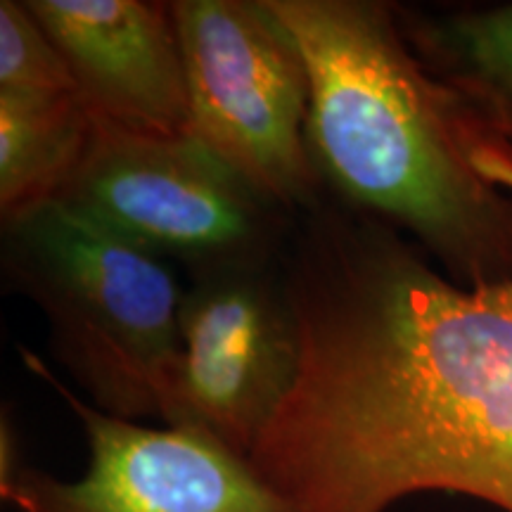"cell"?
<instances>
[{
  "label": "cell",
  "mask_w": 512,
  "mask_h": 512,
  "mask_svg": "<svg viewBox=\"0 0 512 512\" xmlns=\"http://www.w3.org/2000/svg\"><path fill=\"white\" fill-rule=\"evenodd\" d=\"M479 171L512 195V147ZM285 280L302 366L249 463L299 512H387L446 491L512 512V278L460 285L399 230L328 197Z\"/></svg>",
  "instance_id": "1"
},
{
  "label": "cell",
  "mask_w": 512,
  "mask_h": 512,
  "mask_svg": "<svg viewBox=\"0 0 512 512\" xmlns=\"http://www.w3.org/2000/svg\"><path fill=\"white\" fill-rule=\"evenodd\" d=\"M266 5L306 62V138L332 200L389 223L460 285L512 278V195L472 157L484 128L408 46L396 3Z\"/></svg>",
  "instance_id": "2"
},
{
  "label": "cell",
  "mask_w": 512,
  "mask_h": 512,
  "mask_svg": "<svg viewBox=\"0 0 512 512\" xmlns=\"http://www.w3.org/2000/svg\"><path fill=\"white\" fill-rule=\"evenodd\" d=\"M0 268L43 313L50 354L91 406L176 427L183 290L164 256L53 200L3 221Z\"/></svg>",
  "instance_id": "3"
},
{
  "label": "cell",
  "mask_w": 512,
  "mask_h": 512,
  "mask_svg": "<svg viewBox=\"0 0 512 512\" xmlns=\"http://www.w3.org/2000/svg\"><path fill=\"white\" fill-rule=\"evenodd\" d=\"M60 200L181 261L190 278L283 261L297 223L190 133L157 136L100 119Z\"/></svg>",
  "instance_id": "4"
},
{
  "label": "cell",
  "mask_w": 512,
  "mask_h": 512,
  "mask_svg": "<svg viewBox=\"0 0 512 512\" xmlns=\"http://www.w3.org/2000/svg\"><path fill=\"white\" fill-rule=\"evenodd\" d=\"M171 15L190 136L294 216L328 200L306 138V62L266 0H171Z\"/></svg>",
  "instance_id": "5"
},
{
  "label": "cell",
  "mask_w": 512,
  "mask_h": 512,
  "mask_svg": "<svg viewBox=\"0 0 512 512\" xmlns=\"http://www.w3.org/2000/svg\"><path fill=\"white\" fill-rule=\"evenodd\" d=\"M19 354L79 420L88 465L79 479L27 465L3 501L17 512H299L249 458L200 432L112 418L69 389L34 351Z\"/></svg>",
  "instance_id": "6"
},
{
  "label": "cell",
  "mask_w": 512,
  "mask_h": 512,
  "mask_svg": "<svg viewBox=\"0 0 512 512\" xmlns=\"http://www.w3.org/2000/svg\"><path fill=\"white\" fill-rule=\"evenodd\" d=\"M178 332L176 427L249 458L302 366L283 261L195 275L183 290Z\"/></svg>",
  "instance_id": "7"
},
{
  "label": "cell",
  "mask_w": 512,
  "mask_h": 512,
  "mask_svg": "<svg viewBox=\"0 0 512 512\" xmlns=\"http://www.w3.org/2000/svg\"><path fill=\"white\" fill-rule=\"evenodd\" d=\"M93 119L157 136L190 133V93L171 3L24 0Z\"/></svg>",
  "instance_id": "8"
},
{
  "label": "cell",
  "mask_w": 512,
  "mask_h": 512,
  "mask_svg": "<svg viewBox=\"0 0 512 512\" xmlns=\"http://www.w3.org/2000/svg\"><path fill=\"white\" fill-rule=\"evenodd\" d=\"M403 36L470 117L512 147V3L420 10L396 5Z\"/></svg>",
  "instance_id": "9"
},
{
  "label": "cell",
  "mask_w": 512,
  "mask_h": 512,
  "mask_svg": "<svg viewBox=\"0 0 512 512\" xmlns=\"http://www.w3.org/2000/svg\"><path fill=\"white\" fill-rule=\"evenodd\" d=\"M93 117L81 98L0 95V216L60 200L86 155Z\"/></svg>",
  "instance_id": "10"
},
{
  "label": "cell",
  "mask_w": 512,
  "mask_h": 512,
  "mask_svg": "<svg viewBox=\"0 0 512 512\" xmlns=\"http://www.w3.org/2000/svg\"><path fill=\"white\" fill-rule=\"evenodd\" d=\"M0 95L22 100L79 98L62 55L24 0L0 3Z\"/></svg>",
  "instance_id": "11"
},
{
  "label": "cell",
  "mask_w": 512,
  "mask_h": 512,
  "mask_svg": "<svg viewBox=\"0 0 512 512\" xmlns=\"http://www.w3.org/2000/svg\"><path fill=\"white\" fill-rule=\"evenodd\" d=\"M24 470H27V463L22 460V448H19L15 413L10 406H3L0 411V496L3 501L12 494Z\"/></svg>",
  "instance_id": "12"
}]
</instances>
